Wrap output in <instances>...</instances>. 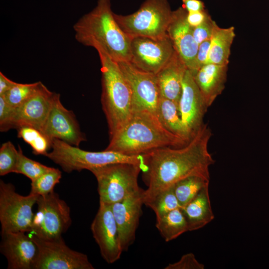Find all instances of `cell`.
Instances as JSON below:
<instances>
[{
  "label": "cell",
  "instance_id": "18",
  "mask_svg": "<svg viewBox=\"0 0 269 269\" xmlns=\"http://www.w3.org/2000/svg\"><path fill=\"white\" fill-rule=\"evenodd\" d=\"M178 107L181 120L193 137L204 125L203 119L208 108L193 75L188 69L183 78Z\"/></svg>",
  "mask_w": 269,
  "mask_h": 269
},
{
  "label": "cell",
  "instance_id": "31",
  "mask_svg": "<svg viewBox=\"0 0 269 269\" xmlns=\"http://www.w3.org/2000/svg\"><path fill=\"white\" fill-rule=\"evenodd\" d=\"M18 150V156L14 172L22 174L33 181L51 169L25 156L19 146Z\"/></svg>",
  "mask_w": 269,
  "mask_h": 269
},
{
  "label": "cell",
  "instance_id": "30",
  "mask_svg": "<svg viewBox=\"0 0 269 269\" xmlns=\"http://www.w3.org/2000/svg\"><path fill=\"white\" fill-rule=\"evenodd\" d=\"M159 217L177 208H181L174 193L173 186L158 194L147 205Z\"/></svg>",
  "mask_w": 269,
  "mask_h": 269
},
{
  "label": "cell",
  "instance_id": "12",
  "mask_svg": "<svg viewBox=\"0 0 269 269\" xmlns=\"http://www.w3.org/2000/svg\"><path fill=\"white\" fill-rule=\"evenodd\" d=\"M117 62L132 91L134 112L147 111L156 116L160 93L156 75L136 68L129 61Z\"/></svg>",
  "mask_w": 269,
  "mask_h": 269
},
{
  "label": "cell",
  "instance_id": "26",
  "mask_svg": "<svg viewBox=\"0 0 269 269\" xmlns=\"http://www.w3.org/2000/svg\"><path fill=\"white\" fill-rule=\"evenodd\" d=\"M209 181L199 176H191L174 184L173 190L181 208L190 202L203 188L209 186Z\"/></svg>",
  "mask_w": 269,
  "mask_h": 269
},
{
  "label": "cell",
  "instance_id": "27",
  "mask_svg": "<svg viewBox=\"0 0 269 269\" xmlns=\"http://www.w3.org/2000/svg\"><path fill=\"white\" fill-rule=\"evenodd\" d=\"M16 130L17 137L31 146L34 154L45 156L52 148V140L41 131L28 126L21 127Z\"/></svg>",
  "mask_w": 269,
  "mask_h": 269
},
{
  "label": "cell",
  "instance_id": "29",
  "mask_svg": "<svg viewBox=\"0 0 269 269\" xmlns=\"http://www.w3.org/2000/svg\"><path fill=\"white\" fill-rule=\"evenodd\" d=\"M62 173L58 168L52 167L35 180L31 181L30 194L44 196L54 191L56 184L59 183Z\"/></svg>",
  "mask_w": 269,
  "mask_h": 269
},
{
  "label": "cell",
  "instance_id": "15",
  "mask_svg": "<svg viewBox=\"0 0 269 269\" xmlns=\"http://www.w3.org/2000/svg\"><path fill=\"white\" fill-rule=\"evenodd\" d=\"M91 230L103 259L108 264L114 263L119 260L123 251L111 205L100 202Z\"/></svg>",
  "mask_w": 269,
  "mask_h": 269
},
{
  "label": "cell",
  "instance_id": "25",
  "mask_svg": "<svg viewBox=\"0 0 269 269\" xmlns=\"http://www.w3.org/2000/svg\"><path fill=\"white\" fill-rule=\"evenodd\" d=\"M155 226L166 242L175 239L189 231L187 220L181 208L156 217Z\"/></svg>",
  "mask_w": 269,
  "mask_h": 269
},
{
  "label": "cell",
  "instance_id": "9",
  "mask_svg": "<svg viewBox=\"0 0 269 269\" xmlns=\"http://www.w3.org/2000/svg\"><path fill=\"white\" fill-rule=\"evenodd\" d=\"M30 234L43 240L60 238L71 224L70 209L54 191L38 196Z\"/></svg>",
  "mask_w": 269,
  "mask_h": 269
},
{
  "label": "cell",
  "instance_id": "23",
  "mask_svg": "<svg viewBox=\"0 0 269 269\" xmlns=\"http://www.w3.org/2000/svg\"><path fill=\"white\" fill-rule=\"evenodd\" d=\"M235 37V28L219 27L215 22L206 64L228 65L231 48Z\"/></svg>",
  "mask_w": 269,
  "mask_h": 269
},
{
  "label": "cell",
  "instance_id": "36",
  "mask_svg": "<svg viewBox=\"0 0 269 269\" xmlns=\"http://www.w3.org/2000/svg\"><path fill=\"white\" fill-rule=\"evenodd\" d=\"M210 43L211 40L209 39L203 41L199 45L196 60V72L202 66L206 64L209 54Z\"/></svg>",
  "mask_w": 269,
  "mask_h": 269
},
{
  "label": "cell",
  "instance_id": "32",
  "mask_svg": "<svg viewBox=\"0 0 269 269\" xmlns=\"http://www.w3.org/2000/svg\"><path fill=\"white\" fill-rule=\"evenodd\" d=\"M18 156L16 149L11 141L3 143L0 148V175L14 172Z\"/></svg>",
  "mask_w": 269,
  "mask_h": 269
},
{
  "label": "cell",
  "instance_id": "6",
  "mask_svg": "<svg viewBox=\"0 0 269 269\" xmlns=\"http://www.w3.org/2000/svg\"><path fill=\"white\" fill-rule=\"evenodd\" d=\"M168 0H145L133 13H114L121 29L131 38L137 36L158 38L167 35L172 16Z\"/></svg>",
  "mask_w": 269,
  "mask_h": 269
},
{
  "label": "cell",
  "instance_id": "14",
  "mask_svg": "<svg viewBox=\"0 0 269 269\" xmlns=\"http://www.w3.org/2000/svg\"><path fill=\"white\" fill-rule=\"evenodd\" d=\"M41 132L51 140L57 138L76 146L86 140L74 114L64 107L60 94L55 93Z\"/></svg>",
  "mask_w": 269,
  "mask_h": 269
},
{
  "label": "cell",
  "instance_id": "3",
  "mask_svg": "<svg viewBox=\"0 0 269 269\" xmlns=\"http://www.w3.org/2000/svg\"><path fill=\"white\" fill-rule=\"evenodd\" d=\"M187 143L168 131L154 114L140 111L134 112L123 128L110 137L106 150L140 155L161 147H179Z\"/></svg>",
  "mask_w": 269,
  "mask_h": 269
},
{
  "label": "cell",
  "instance_id": "2",
  "mask_svg": "<svg viewBox=\"0 0 269 269\" xmlns=\"http://www.w3.org/2000/svg\"><path fill=\"white\" fill-rule=\"evenodd\" d=\"M76 40L117 61H130L131 38L120 27L111 0H98L95 7L73 25Z\"/></svg>",
  "mask_w": 269,
  "mask_h": 269
},
{
  "label": "cell",
  "instance_id": "38",
  "mask_svg": "<svg viewBox=\"0 0 269 269\" xmlns=\"http://www.w3.org/2000/svg\"><path fill=\"white\" fill-rule=\"evenodd\" d=\"M182 7L188 12L205 10L204 2L201 0H182Z\"/></svg>",
  "mask_w": 269,
  "mask_h": 269
},
{
  "label": "cell",
  "instance_id": "4",
  "mask_svg": "<svg viewBox=\"0 0 269 269\" xmlns=\"http://www.w3.org/2000/svg\"><path fill=\"white\" fill-rule=\"evenodd\" d=\"M102 74L101 104L110 138L127 124L134 113L132 91L118 62L98 51Z\"/></svg>",
  "mask_w": 269,
  "mask_h": 269
},
{
  "label": "cell",
  "instance_id": "37",
  "mask_svg": "<svg viewBox=\"0 0 269 269\" xmlns=\"http://www.w3.org/2000/svg\"><path fill=\"white\" fill-rule=\"evenodd\" d=\"M209 14L206 10L187 12L186 20L189 25L192 28H195L203 23Z\"/></svg>",
  "mask_w": 269,
  "mask_h": 269
},
{
  "label": "cell",
  "instance_id": "24",
  "mask_svg": "<svg viewBox=\"0 0 269 269\" xmlns=\"http://www.w3.org/2000/svg\"><path fill=\"white\" fill-rule=\"evenodd\" d=\"M156 117L161 124L171 133L187 143L192 139V136L181 120L178 105L173 101L160 97Z\"/></svg>",
  "mask_w": 269,
  "mask_h": 269
},
{
  "label": "cell",
  "instance_id": "8",
  "mask_svg": "<svg viewBox=\"0 0 269 269\" xmlns=\"http://www.w3.org/2000/svg\"><path fill=\"white\" fill-rule=\"evenodd\" d=\"M38 196H22L16 192L10 183L0 181V222L1 233L30 232L35 214L32 207Z\"/></svg>",
  "mask_w": 269,
  "mask_h": 269
},
{
  "label": "cell",
  "instance_id": "20",
  "mask_svg": "<svg viewBox=\"0 0 269 269\" xmlns=\"http://www.w3.org/2000/svg\"><path fill=\"white\" fill-rule=\"evenodd\" d=\"M227 70L228 65L206 64L193 75L208 108L223 91Z\"/></svg>",
  "mask_w": 269,
  "mask_h": 269
},
{
  "label": "cell",
  "instance_id": "39",
  "mask_svg": "<svg viewBox=\"0 0 269 269\" xmlns=\"http://www.w3.org/2000/svg\"><path fill=\"white\" fill-rule=\"evenodd\" d=\"M16 82L7 78L1 72H0V96L4 95Z\"/></svg>",
  "mask_w": 269,
  "mask_h": 269
},
{
  "label": "cell",
  "instance_id": "17",
  "mask_svg": "<svg viewBox=\"0 0 269 269\" xmlns=\"http://www.w3.org/2000/svg\"><path fill=\"white\" fill-rule=\"evenodd\" d=\"M25 233H1L0 252L7 260L8 269H35L39 249L31 237Z\"/></svg>",
  "mask_w": 269,
  "mask_h": 269
},
{
  "label": "cell",
  "instance_id": "13",
  "mask_svg": "<svg viewBox=\"0 0 269 269\" xmlns=\"http://www.w3.org/2000/svg\"><path fill=\"white\" fill-rule=\"evenodd\" d=\"M54 94L42 83L33 95L14 108L5 132L23 126L33 127L41 131L51 110Z\"/></svg>",
  "mask_w": 269,
  "mask_h": 269
},
{
  "label": "cell",
  "instance_id": "1",
  "mask_svg": "<svg viewBox=\"0 0 269 269\" xmlns=\"http://www.w3.org/2000/svg\"><path fill=\"white\" fill-rule=\"evenodd\" d=\"M212 135L210 129L204 124L185 145L163 147L145 153L147 188L144 191V205L186 177L197 176L210 180L209 167L215 162L208 150Z\"/></svg>",
  "mask_w": 269,
  "mask_h": 269
},
{
  "label": "cell",
  "instance_id": "28",
  "mask_svg": "<svg viewBox=\"0 0 269 269\" xmlns=\"http://www.w3.org/2000/svg\"><path fill=\"white\" fill-rule=\"evenodd\" d=\"M42 82L40 81L29 84L16 83L3 96L7 103L12 108H15L32 95L39 88Z\"/></svg>",
  "mask_w": 269,
  "mask_h": 269
},
{
  "label": "cell",
  "instance_id": "21",
  "mask_svg": "<svg viewBox=\"0 0 269 269\" xmlns=\"http://www.w3.org/2000/svg\"><path fill=\"white\" fill-rule=\"evenodd\" d=\"M187 69L176 51L169 61L155 75L160 97L177 105L182 90V80Z\"/></svg>",
  "mask_w": 269,
  "mask_h": 269
},
{
  "label": "cell",
  "instance_id": "7",
  "mask_svg": "<svg viewBox=\"0 0 269 269\" xmlns=\"http://www.w3.org/2000/svg\"><path fill=\"white\" fill-rule=\"evenodd\" d=\"M144 168L140 164L125 162L90 169L97 181L100 202L112 205L138 190V176Z\"/></svg>",
  "mask_w": 269,
  "mask_h": 269
},
{
  "label": "cell",
  "instance_id": "33",
  "mask_svg": "<svg viewBox=\"0 0 269 269\" xmlns=\"http://www.w3.org/2000/svg\"><path fill=\"white\" fill-rule=\"evenodd\" d=\"M204 265L200 263L193 253L183 255L180 260L174 263H169L165 269H204Z\"/></svg>",
  "mask_w": 269,
  "mask_h": 269
},
{
  "label": "cell",
  "instance_id": "34",
  "mask_svg": "<svg viewBox=\"0 0 269 269\" xmlns=\"http://www.w3.org/2000/svg\"><path fill=\"white\" fill-rule=\"evenodd\" d=\"M215 22L209 15L203 23L193 28L194 38L198 45L211 38Z\"/></svg>",
  "mask_w": 269,
  "mask_h": 269
},
{
  "label": "cell",
  "instance_id": "16",
  "mask_svg": "<svg viewBox=\"0 0 269 269\" xmlns=\"http://www.w3.org/2000/svg\"><path fill=\"white\" fill-rule=\"evenodd\" d=\"M144 191L140 188L122 201L111 205L123 252L127 251L135 240L136 231L142 214V206L144 204Z\"/></svg>",
  "mask_w": 269,
  "mask_h": 269
},
{
  "label": "cell",
  "instance_id": "19",
  "mask_svg": "<svg viewBox=\"0 0 269 269\" xmlns=\"http://www.w3.org/2000/svg\"><path fill=\"white\" fill-rule=\"evenodd\" d=\"M187 11L182 6L173 11L167 33L176 52L187 69L194 75L199 45L195 40L193 29L186 20Z\"/></svg>",
  "mask_w": 269,
  "mask_h": 269
},
{
  "label": "cell",
  "instance_id": "5",
  "mask_svg": "<svg viewBox=\"0 0 269 269\" xmlns=\"http://www.w3.org/2000/svg\"><path fill=\"white\" fill-rule=\"evenodd\" d=\"M52 150L46 156L61 167L66 172L80 171L117 163H132L146 166L145 154L127 155L118 151L105 150L89 151L60 139L52 140Z\"/></svg>",
  "mask_w": 269,
  "mask_h": 269
},
{
  "label": "cell",
  "instance_id": "11",
  "mask_svg": "<svg viewBox=\"0 0 269 269\" xmlns=\"http://www.w3.org/2000/svg\"><path fill=\"white\" fill-rule=\"evenodd\" d=\"M39 249L35 269H94L86 255L71 249L62 237L43 240L30 235Z\"/></svg>",
  "mask_w": 269,
  "mask_h": 269
},
{
  "label": "cell",
  "instance_id": "22",
  "mask_svg": "<svg viewBox=\"0 0 269 269\" xmlns=\"http://www.w3.org/2000/svg\"><path fill=\"white\" fill-rule=\"evenodd\" d=\"M187 220L189 231L199 230L215 217L209 194V186L203 188L186 206L181 208Z\"/></svg>",
  "mask_w": 269,
  "mask_h": 269
},
{
  "label": "cell",
  "instance_id": "10",
  "mask_svg": "<svg viewBox=\"0 0 269 269\" xmlns=\"http://www.w3.org/2000/svg\"><path fill=\"white\" fill-rule=\"evenodd\" d=\"M175 52L168 34L158 38L134 37L131 38L129 62L142 71L156 75Z\"/></svg>",
  "mask_w": 269,
  "mask_h": 269
},
{
  "label": "cell",
  "instance_id": "35",
  "mask_svg": "<svg viewBox=\"0 0 269 269\" xmlns=\"http://www.w3.org/2000/svg\"><path fill=\"white\" fill-rule=\"evenodd\" d=\"M13 110L14 108L7 103L4 97L0 96V131L1 132H5Z\"/></svg>",
  "mask_w": 269,
  "mask_h": 269
}]
</instances>
